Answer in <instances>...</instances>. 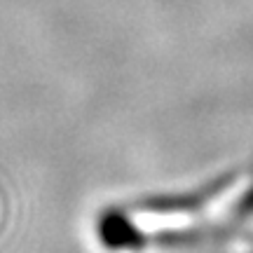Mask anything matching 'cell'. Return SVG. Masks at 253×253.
Returning <instances> with one entry per match:
<instances>
[{
    "instance_id": "1",
    "label": "cell",
    "mask_w": 253,
    "mask_h": 253,
    "mask_svg": "<svg viewBox=\"0 0 253 253\" xmlns=\"http://www.w3.org/2000/svg\"><path fill=\"white\" fill-rule=\"evenodd\" d=\"M99 239L108 249H138V246L143 244V235L120 211H106V213H101Z\"/></svg>"
}]
</instances>
